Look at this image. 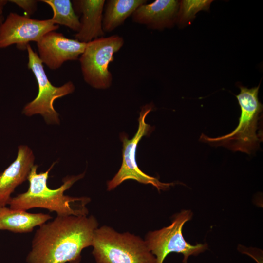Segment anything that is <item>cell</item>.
<instances>
[{
    "label": "cell",
    "instance_id": "6da1fadb",
    "mask_svg": "<svg viewBox=\"0 0 263 263\" xmlns=\"http://www.w3.org/2000/svg\"><path fill=\"white\" fill-rule=\"evenodd\" d=\"M98 225L92 215H57L36 230L27 262L80 263L81 252L92 245Z\"/></svg>",
    "mask_w": 263,
    "mask_h": 263
},
{
    "label": "cell",
    "instance_id": "7a4b0ae2",
    "mask_svg": "<svg viewBox=\"0 0 263 263\" xmlns=\"http://www.w3.org/2000/svg\"><path fill=\"white\" fill-rule=\"evenodd\" d=\"M54 162L46 171L38 173V166L34 165L28 175L27 190L15 197L8 202L10 208L26 211L39 207L55 211L57 216H86L88 210L86 207L90 199L88 197H73L66 195L64 192L77 181L84 177L85 173L78 175L66 176L63 184L57 188L51 189L47 186L49 174Z\"/></svg>",
    "mask_w": 263,
    "mask_h": 263
},
{
    "label": "cell",
    "instance_id": "3957f363",
    "mask_svg": "<svg viewBox=\"0 0 263 263\" xmlns=\"http://www.w3.org/2000/svg\"><path fill=\"white\" fill-rule=\"evenodd\" d=\"M260 84L249 89L239 86L240 93L236 95L241 108L238 126L231 132L215 138L203 134L200 140L215 146H222L234 151L247 154L256 149L263 141L259 130L263 105L258 99Z\"/></svg>",
    "mask_w": 263,
    "mask_h": 263
},
{
    "label": "cell",
    "instance_id": "277c9868",
    "mask_svg": "<svg viewBox=\"0 0 263 263\" xmlns=\"http://www.w3.org/2000/svg\"><path fill=\"white\" fill-rule=\"evenodd\" d=\"M91 246L96 263H156L145 241L107 226L95 230Z\"/></svg>",
    "mask_w": 263,
    "mask_h": 263
},
{
    "label": "cell",
    "instance_id": "5b68a950",
    "mask_svg": "<svg viewBox=\"0 0 263 263\" xmlns=\"http://www.w3.org/2000/svg\"><path fill=\"white\" fill-rule=\"evenodd\" d=\"M124 42L122 37L113 35L86 44L78 60L83 79L88 85L97 89H106L111 86L113 75L109 65Z\"/></svg>",
    "mask_w": 263,
    "mask_h": 263
},
{
    "label": "cell",
    "instance_id": "8992f818",
    "mask_svg": "<svg viewBox=\"0 0 263 263\" xmlns=\"http://www.w3.org/2000/svg\"><path fill=\"white\" fill-rule=\"evenodd\" d=\"M28 68L36 79L38 91L36 97L24 107L22 113L27 116L39 114L47 124H58L59 114L54 107L55 100L74 92L75 86L69 81L61 86H54L48 79L43 63L37 54L29 44L27 47Z\"/></svg>",
    "mask_w": 263,
    "mask_h": 263
},
{
    "label": "cell",
    "instance_id": "52a82bcc",
    "mask_svg": "<svg viewBox=\"0 0 263 263\" xmlns=\"http://www.w3.org/2000/svg\"><path fill=\"white\" fill-rule=\"evenodd\" d=\"M153 105L148 104L141 108L138 118V128L133 137L129 139L127 134L122 133L120 135L123 143L122 163L119 170L113 178L107 183V189H113L125 180L132 179L145 184H151L158 191L166 190L173 183H162L157 178L150 176L143 172L138 167L136 161L137 145L141 138L149 135L152 127L145 122L147 115L153 110Z\"/></svg>",
    "mask_w": 263,
    "mask_h": 263
},
{
    "label": "cell",
    "instance_id": "ba28073f",
    "mask_svg": "<svg viewBox=\"0 0 263 263\" xmlns=\"http://www.w3.org/2000/svg\"><path fill=\"white\" fill-rule=\"evenodd\" d=\"M192 216L190 210H182L175 215L170 225L150 231L147 234L145 242L155 257L156 263H163L167 256L172 252L183 254V263H187L189 256H196L207 249V244L192 245L183 236V227L186 222L191 219Z\"/></svg>",
    "mask_w": 263,
    "mask_h": 263
},
{
    "label": "cell",
    "instance_id": "9c48e42d",
    "mask_svg": "<svg viewBox=\"0 0 263 263\" xmlns=\"http://www.w3.org/2000/svg\"><path fill=\"white\" fill-rule=\"evenodd\" d=\"M58 28L50 19H32L11 12L0 25V49L16 44L18 49L26 50L29 42H38L46 33Z\"/></svg>",
    "mask_w": 263,
    "mask_h": 263
},
{
    "label": "cell",
    "instance_id": "30bf717a",
    "mask_svg": "<svg viewBox=\"0 0 263 263\" xmlns=\"http://www.w3.org/2000/svg\"><path fill=\"white\" fill-rule=\"evenodd\" d=\"M86 44L55 31L44 35L37 46L42 63L51 70H56L67 61L78 60Z\"/></svg>",
    "mask_w": 263,
    "mask_h": 263
},
{
    "label": "cell",
    "instance_id": "8fae6325",
    "mask_svg": "<svg viewBox=\"0 0 263 263\" xmlns=\"http://www.w3.org/2000/svg\"><path fill=\"white\" fill-rule=\"evenodd\" d=\"M35 156L26 145L18 147L15 160L0 173V207H6L16 188L27 180Z\"/></svg>",
    "mask_w": 263,
    "mask_h": 263
},
{
    "label": "cell",
    "instance_id": "7c38bea8",
    "mask_svg": "<svg viewBox=\"0 0 263 263\" xmlns=\"http://www.w3.org/2000/svg\"><path fill=\"white\" fill-rule=\"evenodd\" d=\"M179 1L156 0L140 6L132 16L133 22L152 30L170 28L176 23Z\"/></svg>",
    "mask_w": 263,
    "mask_h": 263
},
{
    "label": "cell",
    "instance_id": "4fadbf2b",
    "mask_svg": "<svg viewBox=\"0 0 263 263\" xmlns=\"http://www.w3.org/2000/svg\"><path fill=\"white\" fill-rule=\"evenodd\" d=\"M75 12L82 15L80 28L75 35V39L87 43L104 37L102 27L105 0H78L72 2Z\"/></svg>",
    "mask_w": 263,
    "mask_h": 263
},
{
    "label": "cell",
    "instance_id": "5bb4252c",
    "mask_svg": "<svg viewBox=\"0 0 263 263\" xmlns=\"http://www.w3.org/2000/svg\"><path fill=\"white\" fill-rule=\"evenodd\" d=\"M52 218L48 214L32 213L26 211L0 207V230L14 233L30 232Z\"/></svg>",
    "mask_w": 263,
    "mask_h": 263
},
{
    "label": "cell",
    "instance_id": "9a60e30c",
    "mask_svg": "<svg viewBox=\"0 0 263 263\" xmlns=\"http://www.w3.org/2000/svg\"><path fill=\"white\" fill-rule=\"evenodd\" d=\"M146 0H108L104 5L102 27L105 33L114 31L132 16Z\"/></svg>",
    "mask_w": 263,
    "mask_h": 263
},
{
    "label": "cell",
    "instance_id": "2e32d148",
    "mask_svg": "<svg viewBox=\"0 0 263 263\" xmlns=\"http://www.w3.org/2000/svg\"><path fill=\"white\" fill-rule=\"evenodd\" d=\"M52 9L53 15L50 19L55 24L65 26L78 32L80 28L79 17L70 0H42Z\"/></svg>",
    "mask_w": 263,
    "mask_h": 263
},
{
    "label": "cell",
    "instance_id": "e0dca14e",
    "mask_svg": "<svg viewBox=\"0 0 263 263\" xmlns=\"http://www.w3.org/2000/svg\"><path fill=\"white\" fill-rule=\"evenodd\" d=\"M212 1L211 0L179 1L176 24L180 27L190 25L198 12L209 10Z\"/></svg>",
    "mask_w": 263,
    "mask_h": 263
},
{
    "label": "cell",
    "instance_id": "ac0fdd59",
    "mask_svg": "<svg viewBox=\"0 0 263 263\" xmlns=\"http://www.w3.org/2000/svg\"><path fill=\"white\" fill-rule=\"evenodd\" d=\"M8 1L14 3L30 15L37 10V3L38 1L35 0H10Z\"/></svg>",
    "mask_w": 263,
    "mask_h": 263
},
{
    "label": "cell",
    "instance_id": "d6986e66",
    "mask_svg": "<svg viewBox=\"0 0 263 263\" xmlns=\"http://www.w3.org/2000/svg\"><path fill=\"white\" fill-rule=\"evenodd\" d=\"M8 1L6 0H0V14H3V8Z\"/></svg>",
    "mask_w": 263,
    "mask_h": 263
},
{
    "label": "cell",
    "instance_id": "ffe728a7",
    "mask_svg": "<svg viewBox=\"0 0 263 263\" xmlns=\"http://www.w3.org/2000/svg\"><path fill=\"white\" fill-rule=\"evenodd\" d=\"M4 18L3 14H0V25L2 22L4 21Z\"/></svg>",
    "mask_w": 263,
    "mask_h": 263
}]
</instances>
